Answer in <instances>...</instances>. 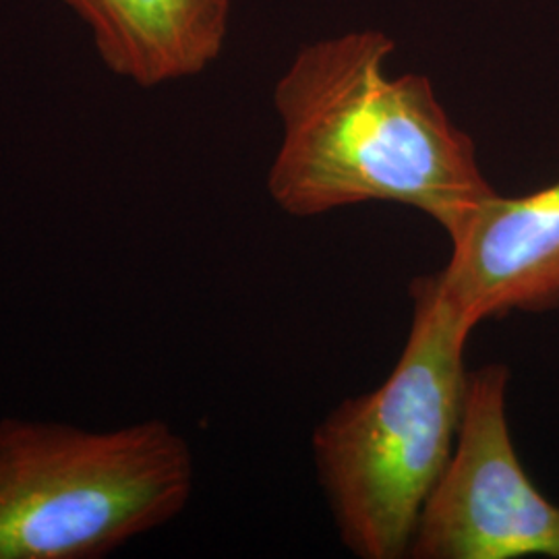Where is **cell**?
I'll return each mask as SVG.
<instances>
[{
  "instance_id": "obj_1",
  "label": "cell",
  "mask_w": 559,
  "mask_h": 559,
  "mask_svg": "<svg viewBox=\"0 0 559 559\" xmlns=\"http://www.w3.org/2000/svg\"><path fill=\"white\" fill-rule=\"evenodd\" d=\"M376 29L302 46L274 90L282 124L267 193L295 218L360 203L419 210L448 235L496 189L477 147L419 73L392 78Z\"/></svg>"
},
{
  "instance_id": "obj_2",
  "label": "cell",
  "mask_w": 559,
  "mask_h": 559,
  "mask_svg": "<svg viewBox=\"0 0 559 559\" xmlns=\"http://www.w3.org/2000/svg\"><path fill=\"white\" fill-rule=\"evenodd\" d=\"M411 297V332L388 380L340 402L311 441L340 539L360 559L408 558L420 510L459 438L475 325L436 274L415 280Z\"/></svg>"
},
{
  "instance_id": "obj_3",
  "label": "cell",
  "mask_w": 559,
  "mask_h": 559,
  "mask_svg": "<svg viewBox=\"0 0 559 559\" xmlns=\"http://www.w3.org/2000/svg\"><path fill=\"white\" fill-rule=\"evenodd\" d=\"M195 460L160 419L94 431L0 419V559H102L177 519Z\"/></svg>"
},
{
  "instance_id": "obj_4",
  "label": "cell",
  "mask_w": 559,
  "mask_h": 559,
  "mask_svg": "<svg viewBox=\"0 0 559 559\" xmlns=\"http://www.w3.org/2000/svg\"><path fill=\"white\" fill-rule=\"evenodd\" d=\"M510 369L468 371L459 438L408 558L559 559V506L528 479L508 423Z\"/></svg>"
},
{
  "instance_id": "obj_5",
  "label": "cell",
  "mask_w": 559,
  "mask_h": 559,
  "mask_svg": "<svg viewBox=\"0 0 559 559\" xmlns=\"http://www.w3.org/2000/svg\"><path fill=\"white\" fill-rule=\"evenodd\" d=\"M443 295L475 328L559 307V182L520 198L498 191L448 233Z\"/></svg>"
},
{
  "instance_id": "obj_6",
  "label": "cell",
  "mask_w": 559,
  "mask_h": 559,
  "mask_svg": "<svg viewBox=\"0 0 559 559\" xmlns=\"http://www.w3.org/2000/svg\"><path fill=\"white\" fill-rule=\"evenodd\" d=\"M92 29L104 64L141 87L200 75L221 57L230 0H62Z\"/></svg>"
}]
</instances>
